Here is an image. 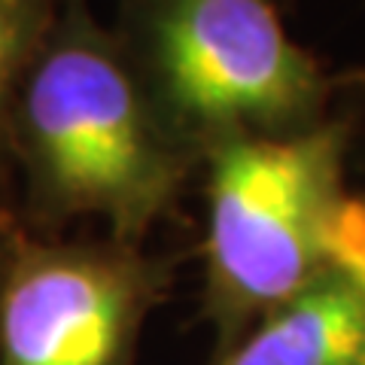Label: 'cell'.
Segmentation results:
<instances>
[{
	"mask_svg": "<svg viewBox=\"0 0 365 365\" xmlns=\"http://www.w3.org/2000/svg\"><path fill=\"white\" fill-rule=\"evenodd\" d=\"M4 150L16 155L28 207L43 225L95 220L107 237L137 247L195 165L86 0H67L21 76Z\"/></svg>",
	"mask_w": 365,
	"mask_h": 365,
	"instance_id": "cell-1",
	"label": "cell"
},
{
	"mask_svg": "<svg viewBox=\"0 0 365 365\" xmlns=\"http://www.w3.org/2000/svg\"><path fill=\"white\" fill-rule=\"evenodd\" d=\"M125 58L168 134L201 162L326 122L329 83L271 0H125Z\"/></svg>",
	"mask_w": 365,
	"mask_h": 365,
	"instance_id": "cell-2",
	"label": "cell"
},
{
	"mask_svg": "<svg viewBox=\"0 0 365 365\" xmlns=\"http://www.w3.org/2000/svg\"><path fill=\"white\" fill-rule=\"evenodd\" d=\"M350 128L326 119L289 137H250L210 150L204 323L213 356L323 271V241L344 189Z\"/></svg>",
	"mask_w": 365,
	"mask_h": 365,
	"instance_id": "cell-3",
	"label": "cell"
},
{
	"mask_svg": "<svg viewBox=\"0 0 365 365\" xmlns=\"http://www.w3.org/2000/svg\"><path fill=\"white\" fill-rule=\"evenodd\" d=\"M170 283L137 244L16 235L0 274V365H134Z\"/></svg>",
	"mask_w": 365,
	"mask_h": 365,
	"instance_id": "cell-4",
	"label": "cell"
},
{
	"mask_svg": "<svg viewBox=\"0 0 365 365\" xmlns=\"http://www.w3.org/2000/svg\"><path fill=\"white\" fill-rule=\"evenodd\" d=\"M210 365H365V292L319 271Z\"/></svg>",
	"mask_w": 365,
	"mask_h": 365,
	"instance_id": "cell-5",
	"label": "cell"
},
{
	"mask_svg": "<svg viewBox=\"0 0 365 365\" xmlns=\"http://www.w3.org/2000/svg\"><path fill=\"white\" fill-rule=\"evenodd\" d=\"M67 0H0V146L21 76L37 58Z\"/></svg>",
	"mask_w": 365,
	"mask_h": 365,
	"instance_id": "cell-6",
	"label": "cell"
},
{
	"mask_svg": "<svg viewBox=\"0 0 365 365\" xmlns=\"http://www.w3.org/2000/svg\"><path fill=\"white\" fill-rule=\"evenodd\" d=\"M323 271H335L365 292V195L347 192L329 220Z\"/></svg>",
	"mask_w": 365,
	"mask_h": 365,
	"instance_id": "cell-7",
	"label": "cell"
},
{
	"mask_svg": "<svg viewBox=\"0 0 365 365\" xmlns=\"http://www.w3.org/2000/svg\"><path fill=\"white\" fill-rule=\"evenodd\" d=\"M16 235L13 228H6L4 222H0V274H4V265H6V256H9V250H13V241H16Z\"/></svg>",
	"mask_w": 365,
	"mask_h": 365,
	"instance_id": "cell-8",
	"label": "cell"
}]
</instances>
